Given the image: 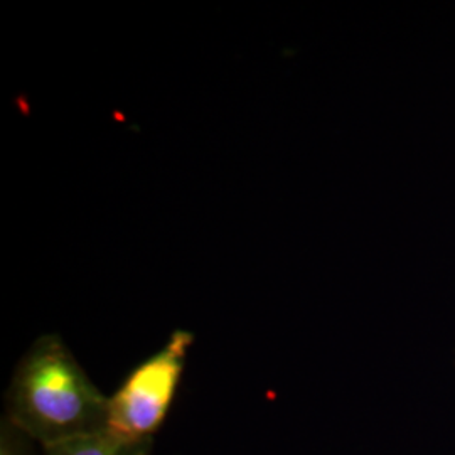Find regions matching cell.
I'll list each match as a JSON object with an SVG mask.
<instances>
[{
	"label": "cell",
	"instance_id": "cell-3",
	"mask_svg": "<svg viewBox=\"0 0 455 455\" xmlns=\"http://www.w3.org/2000/svg\"><path fill=\"white\" fill-rule=\"evenodd\" d=\"M150 447L152 440L120 439L107 430L43 447V455H148Z\"/></svg>",
	"mask_w": 455,
	"mask_h": 455
},
{
	"label": "cell",
	"instance_id": "cell-1",
	"mask_svg": "<svg viewBox=\"0 0 455 455\" xmlns=\"http://www.w3.org/2000/svg\"><path fill=\"white\" fill-rule=\"evenodd\" d=\"M9 422L43 447L107 432L108 398L56 334L39 338L17 364Z\"/></svg>",
	"mask_w": 455,
	"mask_h": 455
},
{
	"label": "cell",
	"instance_id": "cell-2",
	"mask_svg": "<svg viewBox=\"0 0 455 455\" xmlns=\"http://www.w3.org/2000/svg\"><path fill=\"white\" fill-rule=\"evenodd\" d=\"M195 336L176 331L163 347L133 368L108 398V432L133 442L152 440L172 405Z\"/></svg>",
	"mask_w": 455,
	"mask_h": 455
}]
</instances>
